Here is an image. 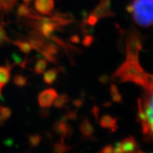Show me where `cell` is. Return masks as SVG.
I'll list each match as a JSON object with an SVG mask.
<instances>
[{
  "mask_svg": "<svg viewBox=\"0 0 153 153\" xmlns=\"http://www.w3.org/2000/svg\"><path fill=\"white\" fill-rule=\"evenodd\" d=\"M13 81H14L15 85L17 86V87L19 88H23L27 85L28 79L26 76L22 75V74H16L14 76Z\"/></svg>",
  "mask_w": 153,
  "mask_h": 153,
  "instance_id": "obj_20",
  "label": "cell"
},
{
  "mask_svg": "<svg viewBox=\"0 0 153 153\" xmlns=\"http://www.w3.org/2000/svg\"><path fill=\"white\" fill-rule=\"evenodd\" d=\"M76 118H77V111H68L66 112L64 117H63V119H65V120H74Z\"/></svg>",
  "mask_w": 153,
  "mask_h": 153,
  "instance_id": "obj_23",
  "label": "cell"
},
{
  "mask_svg": "<svg viewBox=\"0 0 153 153\" xmlns=\"http://www.w3.org/2000/svg\"><path fill=\"white\" fill-rule=\"evenodd\" d=\"M57 75H58V71L56 68H51L43 74V82L48 85H53L57 80Z\"/></svg>",
  "mask_w": 153,
  "mask_h": 153,
  "instance_id": "obj_11",
  "label": "cell"
},
{
  "mask_svg": "<svg viewBox=\"0 0 153 153\" xmlns=\"http://www.w3.org/2000/svg\"><path fill=\"white\" fill-rule=\"evenodd\" d=\"M140 148L137 140L133 136H128L124 138L120 142L116 143L114 147V152H138Z\"/></svg>",
  "mask_w": 153,
  "mask_h": 153,
  "instance_id": "obj_3",
  "label": "cell"
},
{
  "mask_svg": "<svg viewBox=\"0 0 153 153\" xmlns=\"http://www.w3.org/2000/svg\"><path fill=\"white\" fill-rule=\"evenodd\" d=\"M58 97L57 91L53 88L46 89L39 94L38 97V104L43 108H50Z\"/></svg>",
  "mask_w": 153,
  "mask_h": 153,
  "instance_id": "obj_4",
  "label": "cell"
},
{
  "mask_svg": "<svg viewBox=\"0 0 153 153\" xmlns=\"http://www.w3.org/2000/svg\"><path fill=\"white\" fill-rule=\"evenodd\" d=\"M11 43L16 45V46L18 47L22 52L26 55L29 54V53L31 52L32 50L33 49L31 43H30L29 41H20V40H17V41H11Z\"/></svg>",
  "mask_w": 153,
  "mask_h": 153,
  "instance_id": "obj_12",
  "label": "cell"
},
{
  "mask_svg": "<svg viewBox=\"0 0 153 153\" xmlns=\"http://www.w3.org/2000/svg\"><path fill=\"white\" fill-rule=\"evenodd\" d=\"M12 58H13V60H14L15 65H19L22 67V68L25 66V64H26V60H23L22 59L16 54V53H13Z\"/></svg>",
  "mask_w": 153,
  "mask_h": 153,
  "instance_id": "obj_24",
  "label": "cell"
},
{
  "mask_svg": "<svg viewBox=\"0 0 153 153\" xmlns=\"http://www.w3.org/2000/svg\"><path fill=\"white\" fill-rule=\"evenodd\" d=\"M91 14L95 16L98 20L106 17H111L114 16V13L111 10L110 0H101L100 3L95 7Z\"/></svg>",
  "mask_w": 153,
  "mask_h": 153,
  "instance_id": "obj_6",
  "label": "cell"
},
{
  "mask_svg": "<svg viewBox=\"0 0 153 153\" xmlns=\"http://www.w3.org/2000/svg\"><path fill=\"white\" fill-rule=\"evenodd\" d=\"M137 25L143 28L153 26V0H133L126 7Z\"/></svg>",
  "mask_w": 153,
  "mask_h": 153,
  "instance_id": "obj_2",
  "label": "cell"
},
{
  "mask_svg": "<svg viewBox=\"0 0 153 153\" xmlns=\"http://www.w3.org/2000/svg\"><path fill=\"white\" fill-rule=\"evenodd\" d=\"M71 148L72 146L66 145L65 141L60 140V142L53 144V151L55 153H64L68 152Z\"/></svg>",
  "mask_w": 153,
  "mask_h": 153,
  "instance_id": "obj_14",
  "label": "cell"
},
{
  "mask_svg": "<svg viewBox=\"0 0 153 153\" xmlns=\"http://www.w3.org/2000/svg\"><path fill=\"white\" fill-rule=\"evenodd\" d=\"M33 11L27 4H20L17 9V14L19 17H26L28 18Z\"/></svg>",
  "mask_w": 153,
  "mask_h": 153,
  "instance_id": "obj_17",
  "label": "cell"
},
{
  "mask_svg": "<svg viewBox=\"0 0 153 153\" xmlns=\"http://www.w3.org/2000/svg\"><path fill=\"white\" fill-rule=\"evenodd\" d=\"M70 41H71L72 43H79V41H80L79 36H77V35H74V36H72V37L70 38Z\"/></svg>",
  "mask_w": 153,
  "mask_h": 153,
  "instance_id": "obj_28",
  "label": "cell"
},
{
  "mask_svg": "<svg viewBox=\"0 0 153 153\" xmlns=\"http://www.w3.org/2000/svg\"><path fill=\"white\" fill-rule=\"evenodd\" d=\"M93 114H94V115L96 118H98V116H99V108L98 107H94Z\"/></svg>",
  "mask_w": 153,
  "mask_h": 153,
  "instance_id": "obj_30",
  "label": "cell"
},
{
  "mask_svg": "<svg viewBox=\"0 0 153 153\" xmlns=\"http://www.w3.org/2000/svg\"><path fill=\"white\" fill-rule=\"evenodd\" d=\"M79 131L82 136L86 139H91L94 132V128L88 118H85L79 126Z\"/></svg>",
  "mask_w": 153,
  "mask_h": 153,
  "instance_id": "obj_10",
  "label": "cell"
},
{
  "mask_svg": "<svg viewBox=\"0 0 153 153\" xmlns=\"http://www.w3.org/2000/svg\"><path fill=\"white\" fill-rule=\"evenodd\" d=\"M23 1H24L25 4H27V5H29L30 3L33 1V0H23Z\"/></svg>",
  "mask_w": 153,
  "mask_h": 153,
  "instance_id": "obj_31",
  "label": "cell"
},
{
  "mask_svg": "<svg viewBox=\"0 0 153 153\" xmlns=\"http://www.w3.org/2000/svg\"><path fill=\"white\" fill-rule=\"evenodd\" d=\"M118 118L114 117L109 114H106L101 117L99 120V125L104 128L110 129L111 131L115 132L118 129Z\"/></svg>",
  "mask_w": 153,
  "mask_h": 153,
  "instance_id": "obj_8",
  "label": "cell"
},
{
  "mask_svg": "<svg viewBox=\"0 0 153 153\" xmlns=\"http://www.w3.org/2000/svg\"><path fill=\"white\" fill-rule=\"evenodd\" d=\"M11 109L7 106L0 105V124H3L11 116Z\"/></svg>",
  "mask_w": 153,
  "mask_h": 153,
  "instance_id": "obj_15",
  "label": "cell"
},
{
  "mask_svg": "<svg viewBox=\"0 0 153 153\" xmlns=\"http://www.w3.org/2000/svg\"><path fill=\"white\" fill-rule=\"evenodd\" d=\"M69 101V97L66 94H63L60 97H57L54 101V106L57 108H62Z\"/></svg>",
  "mask_w": 153,
  "mask_h": 153,
  "instance_id": "obj_18",
  "label": "cell"
},
{
  "mask_svg": "<svg viewBox=\"0 0 153 153\" xmlns=\"http://www.w3.org/2000/svg\"><path fill=\"white\" fill-rule=\"evenodd\" d=\"M17 0H0V11L9 12L16 5Z\"/></svg>",
  "mask_w": 153,
  "mask_h": 153,
  "instance_id": "obj_13",
  "label": "cell"
},
{
  "mask_svg": "<svg viewBox=\"0 0 153 153\" xmlns=\"http://www.w3.org/2000/svg\"><path fill=\"white\" fill-rule=\"evenodd\" d=\"M99 81H100L101 83L106 84L108 81V77L107 75H102L99 78Z\"/></svg>",
  "mask_w": 153,
  "mask_h": 153,
  "instance_id": "obj_29",
  "label": "cell"
},
{
  "mask_svg": "<svg viewBox=\"0 0 153 153\" xmlns=\"http://www.w3.org/2000/svg\"><path fill=\"white\" fill-rule=\"evenodd\" d=\"M34 7L39 14L51 16L55 7L54 0H35Z\"/></svg>",
  "mask_w": 153,
  "mask_h": 153,
  "instance_id": "obj_7",
  "label": "cell"
},
{
  "mask_svg": "<svg viewBox=\"0 0 153 153\" xmlns=\"http://www.w3.org/2000/svg\"><path fill=\"white\" fill-rule=\"evenodd\" d=\"M48 64V60L45 58L39 59L37 62H36L35 67H34V72L35 73L38 74H43L45 72V69H46Z\"/></svg>",
  "mask_w": 153,
  "mask_h": 153,
  "instance_id": "obj_16",
  "label": "cell"
},
{
  "mask_svg": "<svg viewBox=\"0 0 153 153\" xmlns=\"http://www.w3.org/2000/svg\"><path fill=\"white\" fill-rule=\"evenodd\" d=\"M8 41H9V39L7 37L4 28V26L2 24L0 23V45H2L4 43Z\"/></svg>",
  "mask_w": 153,
  "mask_h": 153,
  "instance_id": "obj_22",
  "label": "cell"
},
{
  "mask_svg": "<svg viewBox=\"0 0 153 153\" xmlns=\"http://www.w3.org/2000/svg\"><path fill=\"white\" fill-rule=\"evenodd\" d=\"M42 140V137L38 134H34L28 136V144L30 148H36L40 145Z\"/></svg>",
  "mask_w": 153,
  "mask_h": 153,
  "instance_id": "obj_21",
  "label": "cell"
},
{
  "mask_svg": "<svg viewBox=\"0 0 153 153\" xmlns=\"http://www.w3.org/2000/svg\"><path fill=\"white\" fill-rule=\"evenodd\" d=\"M14 65L0 66V97L1 96L3 88L10 79L11 72Z\"/></svg>",
  "mask_w": 153,
  "mask_h": 153,
  "instance_id": "obj_9",
  "label": "cell"
},
{
  "mask_svg": "<svg viewBox=\"0 0 153 153\" xmlns=\"http://www.w3.org/2000/svg\"><path fill=\"white\" fill-rule=\"evenodd\" d=\"M110 93L112 101L116 103H120L122 101V96L120 94L118 87L115 85H111L110 87Z\"/></svg>",
  "mask_w": 153,
  "mask_h": 153,
  "instance_id": "obj_19",
  "label": "cell"
},
{
  "mask_svg": "<svg viewBox=\"0 0 153 153\" xmlns=\"http://www.w3.org/2000/svg\"><path fill=\"white\" fill-rule=\"evenodd\" d=\"M53 131L57 135L60 136V140L65 141V138H69L73 134L72 127L67 123V120L61 119L57 120L53 126Z\"/></svg>",
  "mask_w": 153,
  "mask_h": 153,
  "instance_id": "obj_5",
  "label": "cell"
},
{
  "mask_svg": "<svg viewBox=\"0 0 153 153\" xmlns=\"http://www.w3.org/2000/svg\"><path fill=\"white\" fill-rule=\"evenodd\" d=\"M94 41V38L91 35H87L85 36V38L82 41V44H83L84 46L89 47L91 45Z\"/></svg>",
  "mask_w": 153,
  "mask_h": 153,
  "instance_id": "obj_25",
  "label": "cell"
},
{
  "mask_svg": "<svg viewBox=\"0 0 153 153\" xmlns=\"http://www.w3.org/2000/svg\"><path fill=\"white\" fill-rule=\"evenodd\" d=\"M82 104H83V100L79 99H76V100H74L73 101V105L76 107V108H79V107L82 105Z\"/></svg>",
  "mask_w": 153,
  "mask_h": 153,
  "instance_id": "obj_27",
  "label": "cell"
},
{
  "mask_svg": "<svg viewBox=\"0 0 153 153\" xmlns=\"http://www.w3.org/2000/svg\"><path fill=\"white\" fill-rule=\"evenodd\" d=\"M114 148L112 145H107L100 151V152L103 153H110V152H114Z\"/></svg>",
  "mask_w": 153,
  "mask_h": 153,
  "instance_id": "obj_26",
  "label": "cell"
},
{
  "mask_svg": "<svg viewBox=\"0 0 153 153\" xmlns=\"http://www.w3.org/2000/svg\"><path fill=\"white\" fill-rule=\"evenodd\" d=\"M138 86L143 92L137 99V121L140 124L145 140L153 143V74L146 72Z\"/></svg>",
  "mask_w": 153,
  "mask_h": 153,
  "instance_id": "obj_1",
  "label": "cell"
}]
</instances>
